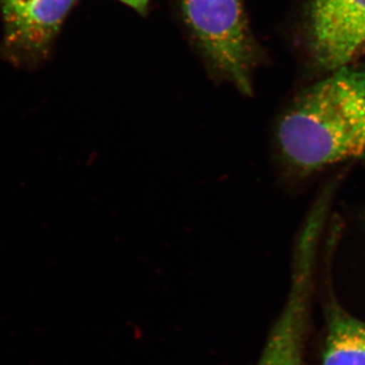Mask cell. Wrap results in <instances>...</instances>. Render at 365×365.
<instances>
[{
	"instance_id": "52a82bcc",
	"label": "cell",
	"mask_w": 365,
	"mask_h": 365,
	"mask_svg": "<svg viewBox=\"0 0 365 365\" xmlns=\"http://www.w3.org/2000/svg\"><path fill=\"white\" fill-rule=\"evenodd\" d=\"M120 1L124 2L127 6L133 7L138 11H143L150 0H120Z\"/></svg>"
},
{
	"instance_id": "277c9868",
	"label": "cell",
	"mask_w": 365,
	"mask_h": 365,
	"mask_svg": "<svg viewBox=\"0 0 365 365\" xmlns=\"http://www.w3.org/2000/svg\"><path fill=\"white\" fill-rule=\"evenodd\" d=\"M307 36L319 68L348 66L365 52V0H309Z\"/></svg>"
},
{
	"instance_id": "7a4b0ae2",
	"label": "cell",
	"mask_w": 365,
	"mask_h": 365,
	"mask_svg": "<svg viewBox=\"0 0 365 365\" xmlns=\"http://www.w3.org/2000/svg\"><path fill=\"white\" fill-rule=\"evenodd\" d=\"M339 186L338 180H329L302 222L292 254V287L287 304L258 365H307L304 359V337L314 273L326 223Z\"/></svg>"
},
{
	"instance_id": "ba28073f",
	"label": "cell",
	"mask_w": 365,
	"mask_h": 365,
	"mask_svg": "<svg viewBox=\"0 0 365 365\" xmlns=\"http://www.w3.org/2000/svg\"><path fill=\"white\" fill-rule=\"evenodd\" d=\"M364 227H365V211H364Z\"/></svg>"
},
{
	"instance_id": "5b68a950",
	"label": "cell",
	"mask_w": 365,
	"mask_h": 365,
	"mask_svg": "<svg viewBox=\"0 0 365 365\" xmlns=\"http://www.w3.org/2000/svg\"><path fill=\"white\" fill-rule=\"evenodd\" d=\"M76 0H0L11 49L40 56Z\"/></svg>"
},
{
	"instance_id": "6da1fadb",
	"label": "cell",
	"mask_w": 365,
	"mask_h": 365,
	"mask_svg": "<svg viewBox=\"0 0 365 365\" xmlns=\"http://www.w3.org/2000/svg\"><path fill=\"white\" fill-rule=\"evenodd\" d=\"M274 155L284 179L365 160V69L346 66L302 91L276 121Z\"/></svg>"
},
{
	"instance_id": "8992f818",
	"label": "cell",
	"mask_w": 365,
	"mask_h": 365,
	"mask_svg": "<svg viewBox=\"0 0 365 365\" xmlns=\"http://www.w3.org/2000/svg\"><path fill=\"white\" fill-rule=\"evenodd\" d=\"M322 365H365V322L345 311L331 297Z\"/></svg>"
},
{
	"instance_id": "3957f363",
	"label": "cell",
	"mask_w": 365,
	"mask_h": 365,
	"mask_svg": "<svg viewBox=\"0 0 365 365\" xmlns=\"http://www.w3.org/2000/svg\"><path fill=\"white\" fill-rule=\"evenodd\" d=\"M182 13L213 68L252 95L256 47L242 0H181Z\"/></svg>"
}]
</instances>
